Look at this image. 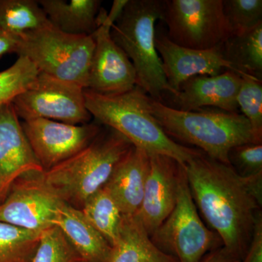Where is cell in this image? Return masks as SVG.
Returning a JSON list of instances; mask_svg holds the SVG:
<instances>
[{
  "instance_id": "6da1fadb",
  "label": "cell",
  "mask_w": 262,
  "mask_h": 262,
  "mask_svg": "<svg viewBox=\"0 0 262 262\" xmlns=\"http://www.w3.org/2000/svg\"><path fill=\"white\" fill-rule=\"evenodd\" d=\"M196 207L224 247L242 260L262 206V173L242 177L203 154L183 165Z\"/></svg>"
},
{
  "instance_id": "7a4b0ae2",
  "label": "cell",
  "mask_w": 262,
  "mask_h": 262,
  "mask_svg": "<svg viewBox=\"0 0 262 262\" xmlns=\"http://www.w3.org/2000/svg\"><path fill=\"white\" fill-rule=\"evenodd\" d=\"M86 108L91 116L149 155H163L181 165L204 154L194 147L176 142L163 130L148 108V95L136 85L130 91L117 95L97 94L84 89Z\"/></svg>"
},
{
  "instance_id": "3957f363",
  "label": "cell",
  "mask_w": 262,
  "mask_h": 262,
  "mask_svg": "<svg viewBox=\"0 0 262 262\" xmlns=\"http://www.w3.org/2000/svg\"><path fill=\"white\" fill-rule=\"evenodd\" d=\"M148 108L170 139L183 146H196L206 156L226 165H230L228 155L234 146L256 143L249 122L241 113L215 108L180 111L149 96Z\"/></svg>"
},
{
  "instance_id": "277c9868",
  "label": "cell",
  "mask_w": 262,
  "mask_h": 262,
  "mask_svg": "<svg viewBox=\"0 0 262 262\" xmlns=\"http://www.w3.org/2000/svg\"><path fill=\"white\" fill-rule=\"evenodd\" d=\"M105 127L87 147L40 173L52 192L79 210L105 185L117 164L134 146L120 133Z\"/></svg>"
},
{
  "instance_id": "5b68a950",
  "label": "cell",
  "mask_w": 262,
  "mask_h": 262,
  "mask_svg": "<svg viewBox=\"0 0 262 262\" xmlns=\"http://www.w3.org/2000/svg\"><path fill=\"white\" fill-rule=\"evenodd\" d=\"M163 4L164 0H128L110 31L134 65L136 85L159 102L172 93L155 47V24L163 18Z\"/></svg>"
},
{
  "instance_id": "8992f818",
  "label": "cell",
  "mask_w": 262,
  "mask_h": 262,
  "mask_svg": "<svg viewBox=\"0 0 262 262\" xmlns=\"http://www.w3.org/2000/svg\"><path fill=\"white\" fill-rule=\"evenodd\" d=\"M94 39L72 35L53 26L19 36L16 53L32 62L40 73L87 87Z\"/></svg>"
},
{
  "instance_id": "52a82bcc",
  "label": "cell",
  "mask_w": 262,
  "mask_h": 262,
  "mask_svg": "<svg viewBox=\"0 0 262 262\" xmlns=\"http://www.w3.org/2000/svg\"><path fill=\"white\" fill-rule=\"evenodd\" d=\"M150 237L157 247L179 262H201L208 253L223 246L220 236L200 217L184 167L176 206Z\"/></svg>"
},
{
  "instance_id": "ba28073f",
  "label": "cell",
  "mask_w": 262,
  "mask_h": 262,
  "mask_svg": "<svg viewBox=\"0 0 262 262\" xmlns=\"http://www.w3.org/2000/svg\"><path fill=\"white\" fill-rule=\"evenodd\" d=\"M161 21L172 42L192 49L220 47L232 35L223 0H164Z\"/></svg>"
},
{
  "instance_id": "9c48e42d",
  "label": "cell",
  "mask_w": 262,
  "mask_h": 262,
  "mask_svg": "<svg viewBox=\"0 0 262 262\" xmlns=\"http://www.w3.org/2000/svg\"><path fill=\"white\" fill-rule=\"evenodd\" d=\"M19 118H43L84 125L92 118L86 108L84 89L73 83L40 73L37 80L12 101Z\"/></svg>"
},
{
  "instance_id": "30bf717a",
  "label": "cell",
  "mask_w": 262,
  "mask_h": 262,
  "mask_svg": "<svg viewBox=\"0 0 262 262\" xmlns=\"http://www.w3.org/2000/svg\"><path fill=\"white\" fill-rule=\"evenodd\" d=\"M24 133L44 171L72 158L96 139L100 125H70L37 118L21 122Z\"/></svg>"
},
{
  "instance_id": "8fae6325",
  "label": "cell",
  "mask_w": 262,
  "mask_h": 262,
  "mask_svg": "<svg viewBox=\"0 0 262 262\" xmlns=\"http://www.w3.org/2000/svg\"><path fill=\"white\" fill-rule=\"evenodd\" d=\"M40 173L27 174L12 185L0 203V222L37 232L53 226L63 201L45 184Z\"/></svg>"
},
{
  "instance_id": "7c38bea8",
  "label": "cell",
  "mask_w": 262,
  "mask_h": 262,
  "mask_svg": "<svg viewBox=\"0 0 262 262\" xmlns=\"http://www.w3.org/2000/svg\"><path fill=\"white\" fill-rule=\"evenodd\" d=\"M107 12L99 16V27L93 34L94 50L85 89L103 95L127 92L136 85L135 69L125 52L113 40Z\"/></svg>"
},
{
  "instance_id": "4fadbf2b",
  "label": "cell",
  "mask_w": 262,
  "mask_h": 262,
  "mask_svg": "<svg viewBox=\"0 0 262 262\" xmlns=\"http://www.w3.org/2000/svg\"><path fill=\"white\" fill-rule=\"evenodd\" d=\"M242 80L241 75L232 70L195 76L183 82L175 94H165L161 103L180 111L215 108L238 113L237 96Z\"/></svg>"
},
{
  "instance_id": "5bb4252c",
  "label": "cell",
  "mask_w": 262,
  "mask_h": 262,
  "mask_svg": "<svg viewBox=\"0 0 262 262\" xmlns=\"http://www.w3.org/2000/svg\"><path fill=\"white\" fill-rule=\"evenodd\" d=\"M221 46L204 51L182 47L172 42L162 27H157L155 47L171 94L191 77L219 75L226 70L235 72L222 56Z\"/></svg>"
},
{
  "instance_id": "9a60e30c",
  "label": "cell",
  "mask_w": 262,
  "mask_h": 262,
  "mask_svg": "<svg viewBox=\"0 0 262 262\" xmlns=\"http://www.w3.org/2000/svg\"><path fill=\"white\" fill-rule=\"evenodd\" d=\"M182 170L183 165L170 157L150 155L144 196L136 214L150 236L176 206Z\"/></svg>"
},
{
  "instance_id": "2e32d148",
  "label": "cell",
  "mask_w": 262,
  "mask_h": 262,
  "mask_svg": "<svg viewBox=\"0 0 262 262\" xmlns=\"http://www.w3.org/2000/svg\"><path fill=\"white\" fill-rule=\"evenodd\" d=\"M44 171L12 103L0 106V203L19 178Z\"/></svg>"
},
{
  "instance_id": "e0dca14e",
  "label": "cell",
  "mask_w": 262,
  "mask_h": 262,
  "mask_svg": "<svg viewBox=\"0 0 262 262\" xmlns=\"http://www.w3.org/2000/svg\"><path fill=\"white\" fill-rule=\"evenodd\" d=\"M149 168V153L134 146L117 164L105 184L122 215H135L140 208Z\"/></svg>"
},
{
  "instance_id": "ac0fdd59",
  "label": "cell",
  "mask_w": 262,
  "mask_h": 262,
  "mask_svg": "<svg viewBox=\"0 0 262 262\" xmlns=\"http://www.w3.org/2000/svg\"><path fill=\"white\" fill-rule=\"evenodd\" d=\"M52 225L61 229L82 262H107L111 246L81 210L62 202Z\"/></svg>"
},
{
  "instance_id": "d6986e66",
  "label": "cell",
  "mask_w": 262,
  "mask_h": 262,
  "mask_svg": "<svg viewBox=\"0 0 262 262\" xmlns=\"http://www.w3.org/2000/svg\"><path fill=\"white\" fill-rule=\"evenodd\" d=\"M107 262H179L159 249L137 215H122L116 241Z\"/></svg>"
},
{
  "instance_id": "ffe728a7",
  "label": "cell",
  "mask_w": 262,
  "mask_h": 262,
  "mask_svg": "<svg viewBox=\"0 0 262 262\" xmlns=\"http://www.w3.org/2000/svg\"><path fill=\"white\" fill-rule=\"evenodd\" d=\"M54 28L72 35L92 36L98 28L100 0H38Z\"/></svg>"
},
{
  "instance_id": "44dd1931",
  "label": "cell",
  "mask_w": 262,
  "mask_h": 262,
  "mask_svg": "<svg viewBox=\"0 0 262 262\" xmlns=\"http://www.w3.org/2000/svg\"><path fill=\"white\" fill-rule=\"evenodd\" d=\"M221 52L241 77L262 80V23L248 32L232 34L221 46Z\"/></svg>"
},
{
  "instance_id": "7402d4cb",
  "label": "cell",
  "mask_w": 262,
  "mask_h": 262,
  "mask_svg": "<svg viewBox=\"0 0 262 262\" xmlns=\"http://www.w3.org/2000/svg\"><path fill=\"white\" fill-rule=\"evenodd\" d=\"M38 0H0V29L19 36L51 27Z\"/></svg>"
},
{
  "instance_id": "603a6c76",
  "label": "cell",
  "mask_w": 262,
  "mask_h": 262,
  "mask_svg": "<svg viewBox=\"0 0 262 262\" xmlns=\"http://www.w3.org/2000/svg\"><path fill=\"white\" fill-rule=\"evenodd\" d=\"M81 211L91 225L113 246L118 235L122 214L108 189L104 186L98 189L84 203Z\"/></svg>"
},
{
  "instance_id": "cb8c5ba5",
  "label": "cell",
  "mask_w": 262,
  "mask_h": 262,
  "mask_svg": "<svg viewBox=\"0 0 262 262\" xmlns=\"http://www.w3.org/2000/svg\"><path fill=\"white\" fill-rule=\"evenodd\" d=\"M40 234L0 222V262H28Z\"/></svg>"
},
{
  "instance_id": "d4e9b609",
  "label": "cell",
  "mask_w": 262,
  "mask_h": 262,
  "mask_svg": "<svg viewBox=\"0 0 262 262\" xmlns=\"http://www.w3.org/2000/svg\"><path fill=\"white\" fill-rule=\"evenodd\" d=\"M28 262H82L63 232L51 226L41 232L35 251Z\"/></svg>"
},
{
  "instance_id": "484cf974",
  "label": "cell",
  "mask_w": 262,
  "mask_h": 262,
  "mask_svg": "<svg viewBox=\"0 0 262 262\" xmlns=\"http://www.w3.org/2000/svg\"><path fill=\"white\" fill-rule=\"evenodd\" d=\"M39 73L34 63L24 56H18L14 64L0 72V106L12 103L35 82Z\"/></svg>"
},
{
  "instance_id": "4316f807",
  "label": "cell",
  "mask_w": 262,
  "mask_h": 262,
  "mask_svg": "<svg viewBox=\"0 0 262 262\" xmlns=\"http://www.w3.org/2000/svg\"><path fill=\"white\" fill-rule=\"evenodd\" d=\"M237 96L241 114L249 122L256 143H262V80L243 76Z\"/></svg>"
},
{
  "instance_id": "83f0119b",
  "label": "cell",
  "mask_w": 262,
  "mask_h": 262,
  "mask_svg": "<svg viewBox=\"0 0 262 262\" xmlns=\"http://www.w3.org/2000/svg\"><path fill=\"white\" fill-rule=\"evenodd\" d=\"M223 10L232 34L248 32L262 23L261 0H223Z\"/></svg>"
},
{
  "instance_id": "f1b7e54d",
  "label": "cell",
  "mask_w": 262,
  "mask_h": 262,
  "mask_svg": "<svg viewBox=\"0 0 262 262\" xmlns=\"http://www.w3.org/2000/svg\"><path fill=\"white\" fill-rule=\"evenodd\" d=\"M229 165L239 176L251 177L262 173V143L234 146L228 155Z\"/></svg>"
},
{
  "instance_id": "f546056e",
  "label": "cell",
  "mask_w": 262,
  "mask_h": 262,
  "mask_svg": "<svg viewBox=\"0 0 262 262\" xmlns=\"http://www.w3.org/2000/svg\"><path fill=\"white\" fill-rule=\"evenodd\" d=\"M241 262H262V213L256 217L254 230L247 252Z\"/></svg>"
},
{
  "instance_id": "4dcf8cb0",
  "label": "cell",
  "mask_w": 262,
  "mask_h": 262,
  "mask_svg": "<svg viewBox=\"0 0 262 262\" xmlns=\"http://www.w3.org/2000/svg\"><path fill=\"white\" fill-rule=\"evenodd\" d=\"M238 257L229 251L227 248L222 247L216 248L203 258L201 262H241Z\"/></svg>"
},
{
  "instance_id": "1f68e13d",
  "label": "cell",
  "mask_w": 262,
  "mask_h": 262,
  "mask_svg": "<svg viewBox=\"0 0 262 262\" xmlns=\"http://www.w3.org/2000/svg\"><path fill=\"white\" fill-rule=\"evenodd\" d=\"M18 42L19 37L0 29V57L8 53H16Z\"/></svg>"
},
{
  "instance_id": "d6a6232c",
  "label": "cell",
  "mask_w": 262,
  "mask_h": 262,
  "mask_svg": "<svg viewBox=\"0 0 262 262\" xmlns=\"http://www.w3.org/2000/svg\"><path fill=\"white\" fill-rule=\"evenodd\" d=\"M128 0H115L113 3L111 10L110 13H107V16H106V21L108 22L110 25L113 26L117 18L121 15L125 5H127Z\"/></svg>"
}]
</instances>
